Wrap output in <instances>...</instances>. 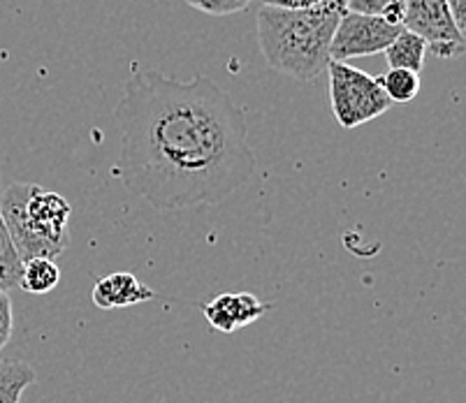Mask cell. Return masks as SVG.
Listing matches in <instances>:
<instances>
[{"instance_id":"obj_1","label":"cell","mask_w":466,"mask_h":403,"mask_svg":"<svg viewBox=\"0 0 466 403\" xmlns=\"http://www.w3.org/2000/svg\"><path fill=\"white\" fill-rule=\"evenodd\" d=\"M114 118L118 179L156 211L218 205L256 174L244 109L205 75L181 82L130 65Z\"/></svg>"},{"instance_id":"obj_2","label":"cell","mask_w":466,"mask_h":403,"mask_svg":"<svg viewBox=\"0 0 466 403\" xmlns=\"http://www.w3.org/2000/svg\"><path fill=\"white\" fill-rule=\"evenodd\" d=\"M343 0H329L309 10L258 12L260 52L274 70L298 82H316L329 65V42L343 15Z\"/></svg>"},{"instance_id":"obj_3","label":"cell","mask_w":466,"mask_h":403,"mask_svg":"<svg viewBox=\"0 0 466 403\" xmlns=\"http://www.w3.org/2000/svg\"><path fill=\"white\" fill-rule=\"evenodd\" d=\"M70 202L42 186L12 184L0 193V218L21 262L61 257L70 241Z\"/></svg>"},{"instance_id":"obj_4","label":"cell","mask_w":466,"mask_h":403,"mask_svg":"<svg viewBox=\"0 0 466 403\" xmlns=\"http://www.w3.org/2000/svg\"><path fill=\"white\" fill-rule=\"evenodd\" d=\"M329 77V103L332 114L341 128H358L362 123L383 116L392 103L380 88L379 77H371L367 72L349 65V63H334L328 65Z\"/></svg>"},{"instance_id":"obj_5","label":"cell","mask_w":466,"mask_h":403,"mask_svg":"<svg viewBox=\"0 0 466 403\" xmlns=\"http://www.w3.org/2000/svg\"><path fill=\"white\" fill-rule=\"evenodd\" d=\"M400 31L401 26H392L376 16L343 10L329 42V61L349 63L353 58L383 54Z\"/></svg>"},{"instance_id":"obj_6","label":"cell","mask_w":466,"mask_h":403,"mask_svg":"<svg viewBox=\"0 0 466 403\" xmlns=\"http://www.w3.org/2000/svg\"><path fill=\"white\" fill-rule=\"evenodd\" d=\"M401 28L422 37L434 56L455 58L464 54L466 40L457 31L448 0H406Z\"/></svg>"},{"instance_id":"obj_7","label":"cell","mask_w":466,"mask_h":403,"mask_svg":"<svg viewBox=\"0 0 466 403\" xmlns=\"http://www.w3.org/2000/svg\"><path fill=\"white\" fill-rule=\"evenodd\" d=\"M269 308H272L269 304L258 299L251 292H226V295H218L207 301L202 307V316L209 322L211 329L232 334L260 320Z\"/></svg>"},{"instance_id":"obj_8","label":"cell","mask_w":466,"mask_h":403,"mask_svg":"<svg viewBox=\"0 0 466 403\" xmlns=\"http://www.w3.org/2000/svg\"><path fill=\"white\" fill-rule=\"evenodd\" d=\"M91 299L97 308L109 311V308H126V307H137L144 301L156 299V292L149 286H144L137 276L130 271H116L93 286Z\"/></svg>"},{"instance_id":"obj_9","label":"cell","mask_w":466,"mask_h":403,"mask_svg":"<svg viewBox=\"0 0 466 403\" xmlns=\"http://www.w3.org/2000/svg\"><path fill=\"white\" fill-rule=\"evenodd\" d=\"M383 54L390 63V70H410L420 75L427 56V42L415 33L401 28Z\"/></svg>"},{"instance_id":"obj_10","label":"cell","mask_w":466,"mask_h":403,"mask_svg":"<svg viewBox=\"0 0 466 403\" xmlns=\"http://www.w3.org/2000/svg\"><path fill=\"white\" fill-rule=\"evenodd\" d=\"M37 380L33 367L21 359L0 362V403H21V394Z\"/></svg>"},{"instance_id":"obj_11","label":"cell","mask_w":466,"mask_h":403,"mask_svg":"<svg viewBox=\"0 0 466 403\" xmlns=\"http://www.w3.org/2000/svg\"><path fill=\"white\" fill-rule=\"evenodd\" d=\"M61 281V269L56 260H46V257H35V260L24 262L21 267V290L31 292V295H46Z\"/></svg>"},{"instance_id":"obj_12","label":"cell","mask_w":466,"mask_h":403,"mask_svg":"<svg viewBox=\"0 0 466 403\" xmlns=\"http://www.w3.org/2000/svg\"><path fill=\"white\" fill-rule=\"evenodd\" d=\"M380 88L388 96L392 105L413 103L418 93H420V75L410 70H388L383 77H379Z\"/></svg>"},{"instance_id":"obj_13","label":"cell","mask_w":466,"mask_h":403,"mask_svg":"<svg viewBox=\"0 0 466 403\" xmlns=\"http://www.w3.org/2000/svg\"><path fill=\"white\" fill-rule=\"evenodd\" d=\"M343 7L349 12H358V15L383 19L392 26H401L406 0H343Z\"/></svg>"},{"instance_id":"obj_14","label":"cell","mask_w":466,"mask_h":403,"mask_svg":"<svg viewBox=\"0 0 466 403\" xmlns=\"http://www.w3.org/2000/svg\"><path fill=\"white\" fill-rule=\"evenodd\" d=\"M21 267H24V262L16 256V248L7 235L5 223L0 218V292H10L19 287Z\"/></svg>"},{"instance_id":"obj_15","label":"cell","mask_w":466,"mask_h":403,"mask_svg":"<svg viewBox=\"0 0 466 403\" xmlns=\"http://www.w3.org/2000/svg\"><path fill=\"white\" fill-rule=\"evenodd\" d=\"M193 10L205 12V15L226 16L235 15V12L247 10L251 5V0H186Z\"/></svg>"},{"instance_id":"obj_16","label":"cell","mask_w":466,"mask_h":403,"mask_svg":"<svg viewBox=\"0 0 466 403\" xmlns=\"http://www.w3.org/2000/svg\"><path fill=\"white\" fill-rule=\"evenodd\" d=\"M15 327V313H12V299L7 292H0V350L7 346Z\"/></svg>"},{"instance_id":"obj_17","label":"cell","mask_w":466,"mask_h":403,"mask_svg":"<svg viewBox=\"0 0 466 403\" xmlns=\"http://www.w3.org/2000/svg\"><path fill=\"white\" fill-rule=\"evenodd\" d=\"M329 0H262V5L279 7V10H309V7L325 5Z\"/></svg>"},{"instance_id":"obj_18","label":"cell","mask_w":466,"mask_h":403,"mask_svg":"<svg viewBox=\"0 0 466 403\" xmlns=\"http://www.w3.org/2000/svg\"><path fill=\"white\" fill-rule=\"evenodd\" d=\"M448 10H451L452 21H455L457 31L464 35L466 31V0H448Z\"/></svg>"},{"instance_id":"obj_19","label":"cell","mask_w":466,"mask_h":403,"mask_svg":"<svg viewBox=\"0 0 466 403\" xmlns=\"http://www.w3.org/2000/svg\"><path fill=\"white\" fill-rule=\"evenodd\" d=\"M0 193H3V186H0Z\"/></svg>"}]
</instances>
